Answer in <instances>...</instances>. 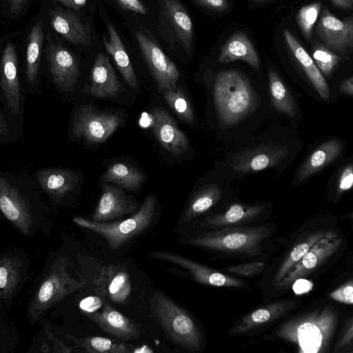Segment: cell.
I'll use <instances>...</instances> for the list:
<instances>
[{"label":"cell","mask_w":353,"mask_h":353,"mask_svg":"<svg viewBox=\"0 0 353 353\" xmlns=\"http://www.w3.org/2000/svg\"><path fill=\"white\" fill-rule=\"evenodd\" d=\"M70 242L51 250L32 286L26 312L31 324L39 323L61 301L81 290L86 284Z\"/></svg>","instance_id":"obj_1"},{"label":"cell","mask_w":353,"mask_h":353,"mask_svg":"<svg viewBox=\"0 0 353 353\" xmlns=\"http://www.w3.org/2000/svg\"><path fill=\"white\" fill-rule=\"evenodd\" d=\"M52 212L30 176L0 170V216L21 235L49 236Z\"/></svg>","instance_id":"obj_2"},{"label":"cell","mask_w":353,"mask_h":353,"mask_svg":"<svg viewBox=\"0 0 353 353\" xmlns=\"http://www.w3.org/2000/svg\"><path fill=\"white\" fill-rule=\"evenodd\" d=\"M214 100L218 116L226 125H232L252 113L256 108V94L241 72L224 70L216 77Z\"/></svg>","instance_id":"obj_3"},{"label":"cell","mask_w":353,"mask_h":353,"mask_svg":"<svg viewBox=\"0 0 353 353\" xmlns=\"http://www.w3.org/2000/svg\"><path fill=\"white\" fill-rule=\"evenodd\" d=\"M337 323V314L329 306L313 314L286 322L278 330L280 337L295 343L303 353L323 351Z\"/></svg>","instance_id":"obj_4"},{"label":"cell","mask_w":353,"mask_h":353,"mask_svg":"<svg viewBox=\"0 0 353 353\" xmlns=\"http://www.w3.org/2000/svg\"><path fill=\"white\" fill-rule=\"evenodd\" d=\"M155 212V197L154 195H148L139 210L123 220L97 222L76 216L72 218V221L80 228L102 236L107 241L110 248L114 250L148 229L154 221Z\"/></svg>","instance_id":"obj_5"},{"label":"cell","mask_w":353,"mask_h":353,"mask_svg":"<svg viewBox=\"0 0 353 353\" xmlns=\"http://www.w3.org/2000/svg\"><path fill=\"white\" fill-rule=\"evenodd\" d=\"M152 303L154 316L167 336L182 347L194 352L199 351L202 337L191 316L161 292L154 294Z\"/></svg>","instance_id":"obj_6"},{"label":"cell","mask_w":353,"mask_h":353,"mask_svg":"<svg viewBox=\"0 0 353 353\" xmlns=\"http://www.w3.org/2000/svg\"><path fill=\"white\" fill-rule=\"evenodd\" d=\"M27 94L19 74L16 47L9 41L0 54V101L6 114L21 134Z\"/></svg>","instance_id":"obj_7"},{"label":"cell","mask_w":353,"mask_h":353,"mask_svg":"<svg viewBox=\"0 0 353 353\" xmlns=\"http://www.w3.org/2000/svg\"><path fill=\"white\" fill-rule=\"evenodd\" d=\"M270 234L265 226L228 227L196 235L188 244L210 250L228 252H253Z\"/></svg>","instance_id":"obj_8"},{"label":"cell","mask_w":353,"mask_h":353,"mask_svg":"<svg viewBox=\"0 0 353 353\" xmlns=\"http://www.w3.org/2000/svg\"><path fill=\"white\" fill-rule=\"evenodd\" d=\"M31 260L26 251L10 247L0 254V311L10 310L13 303L27 283Z\"/></svg>","instance_id":"obj_9"},{"label":"cell","mask_w":353,"mask_h":353,"mask_svg":"<svg viewBox=\"0 0 353 353\" xmlns=\"http://www.w3.org/2000/svg\"><path fill=\"white\" fill-rule=\"evenodd\" d=\"M122 123L123 119L118 114L100 111L91 105H83L72 115L71 133L77 139L92 143H101Z\"/></svg>","instance_id":"obj_10"},{"label":"cell","mask_w":353,"mask_h":353,"mask_svg":"<svg viewBox=\"0 0 353 353\" xmlns=\"http://www.w3.org/2000/svg\"><path fill=\"white\" fill-rule=\"evenodd\" d=\"M159 27L163 37L172 47L192 54L194 29L191 17L179 0H159Z\"/></svg>","instance_id":"obj_11"},{"label":"cell","mask_w":353,"mask_h":353,"mask_svg":"<svg viewBox=\"0 0 353 353\" xmlns=\"http://www.w3.org/2000/svg\"><path fill=\"white\" fill-rule=\"evenodd\" d=\"M30 177L41 193L46 196L52 212L69 203L80 181L76 172L56 167L37 170Z\"/></svg>","instance_id":"obj_12"},{"label":"cell","mask_w":353,"mask_h":353,"mask_svg":"<svg viewBox=\"0 0 353 353\" xmlns=\"http://www.w3.org/2000/svg\"><path fill=\"white\" fill-rule=\"evenodd\" d=\"M46 58L49 81L60 93L73 92L80 77L79 62L74 54L59 42L48 37Z\"/></svg>","instance_id":"obj_13"},{"label":"cell","mask_w":353,"mask_h":353,"mask_svg":"<svg viewBox=\"0 0 353 353\" xmlns=\"http://www.w3.org/2000/svg\"><path fill=\"white\" fill-rule=\"evenodd\" d=\"M135 35L142 56L159 88L163 91L175 90L180 75L176 65L145 31L139 30Z\"/></svg>","instance_id":"obj_14"},{"label":"cell","mask_w":353,"mask_h":353,"mask_svg":"<svg viewBox=\"0 0 353 353\" xmlns=\"http://www.w3.org/2000/svg\"><path fill=\"white\" fill-rule=\"evenodd\" d=\"M315 32L324 46L334 53L344 54L353 47V17L340 20L324 8L315 26Z\"/></svg>","instance_id":"obj_15"},{"label":"cell","mask_w":353,"mask_h":353,"mask_svg":"<svg viewBox=\"0 0 353 353\" xmlns=\"http://www.w3.org/2000/svg\"><path fill=\"white\" fill-rule=\"evenodd\" d=\"M94 293L117 304L126 303L132 293V283L128 271L118 265L101 267L93 279Z\"/></svg>","instance_id":"obj_16"},{"label":"cell","mask_w":353,"mask_h":353,"mask_svg":"<svg viewBox=\"0 0 353 353\" xmlns=\"http://www.w3.org/2000/svg\"><path fill=\"white\" fill-rule=\"evenodd\" d=\"M288 154L286 147L270 143L235 154L230 164L236 172L251 173L281 163Z\"/></svg>","instance_id":"obj_17"},{"label":"cell","mask_w":353,"mask_h":353,"mask_svg":"<svg viewBox=\"0 0 353 353\" xmlns=\"http://www.w3.org/2000/svg\"><path fill=\"white\" fill-rule=\"evenodd\" d=\"M49 17L52 28L65 40L77 46H90V28L77 11L55 6L50 10Z\"/></svg>","instance_id":"obj_18"},{"label":"cell","mask_w":353,"mask_h":353,"mask_svg":"<svg viewBox=\"0 0 353 353\" xmlns=\"http://www.w3.org/2000/svg\"><path fill=\"white\" fill-rule=\"evenodd\" d=\"M44 41L43 25L38 21L31 28L27 40L23 81L28 94H40L41 55Z\"/></svg>","instance_id":"obj_19"},{"label":"cell","mask_w":353,"mask_h":353,"mask_svg":"<svg viewBox=\"0 0 353 353\" xmlns=\"http://www.w3.org/2000/svg\"><path fill=\"white\" fill-rule=\"evenodd\" d=\"M334 236L336 234L332 233L314 244L285 274L279 282V286L288 287L296 279L312 272L320 266L341 244V239H334Z\"/></svg>","instance_id":"obj_20"},{"label":"cell","mask_w":353,"mask_h":353,"mask_svg":"<svg viewBox=\"0 0 353 353\" xmlns=\"http://www.w3.org/2000/svg\"><path fill=\"white\" fill-rule=\"evenodd\" d=\"M137 207V203L121 188L103 183L92 220L97 222L111 221L136 212Z\"/></svg>","instance_id":"obj_21"},{"label":"cell","mask_w":353,"mask_h":353,"mask_svg":"<svg viewBox=\"0 0 353 353\" xmlns=\"http://www.w3.org/2000/svg\"><path fill=\"white\" fill-rule=\"evenodd\" d=\"M151 116L154 134L163 148L174 156L188 150L189 142L186 136L165 109L156 107Z\"/></svg>","instance_id":"obj_22"},{"label":"cell","mask_w":353,"mask_h":353,"mask_svg":"<svg viewBox=\"0 0 353 353\" xmlns=\"http://www.w3.org/2000/svg\"><path fill=\"white\" fill-rule=\"evenodd\" d=\"M91 84L88 92L99 98H111L119 95L123 88L112 66L109 57L99 52L91 70Z\"/></svg>","instance_id":"obj_23"},{"label":"cell","mask_w":353,"mask_h":353,"mask_svg":"<svg viewBox=\"0 0 353 353\" xmlns=\"http://www.w3.org/2000/svg\"><path fill=\"white\" fill-rule=\"evenodd\" d=\"M85 316L102 330L119 339L132 340L139 336L138 327L107 303L97 311L86 314Z\"/></svg>","instance_id":"obj_24"},{"label":"cell","mask_w":353,"mask_h":353,"mask_svg":"<svg viewBox=\"0 0 353 353\" xmlns=\"http://www.w3.org/2000/svg\"><path fill=\"white\" fill-rule=\"evenodd\" d=\"M283 34L290 51L303 68L316 92L323 99L327 100L330 97L328 85L312 58L290 30L284 29Z\"/></svg>","instance_id":"obj_25"},{"label":"cell","mask_w":353,"mask_h":353,"mask_svg":"<svg viewBox=\"0 0 353 353\" xmlns=\"http://www.w3.org/2000/svg\"><path fill=\"white\" fill-rule=\"evenodd\" d=\"M236 60L245 61L256 70L260 68L258 53L250 39L243 32L233 34L221 47L219 55L221 63Z\"/></svg>","instance_id":"obj_26"},{"label":"cell","mask_w":353,"mask_h":353,"mask_svg":"<svg viewBox=\"0 0 353 353\" xmlns=\"http://www.w3.org/2000/svg\"><path fill=\"white\" fill-rule=\"evenodd\" d=\"M107 29L109 37H103L105 48L112 57L125 82L132 88L137 89L138 83L136 74L119 34L111 23L108 24Z\"/></svg>","instance_id":"obj_27"},{"label":"cell","mask_w":353,"mask_h":353,"mask_svg":"<svg viewBox=\"0 0 353 353\" xmlns=\"http://www.w3.org/2000/svg\"><path fill=\"white\" fill-rule=\"evenodd\" d=\"M37 332L30 341L27 353H68L75 350L68 346L58 336L53 323L46 316L39 321Z\"/></svg>","instance_id":"obj_28"},{"label":"cell","mask_w":353,"mask_h":353,"mask_svg":"<svg viewBox=\"0 0 353 353\" xmlns=\"http://www.w3.org/2000/svg\"><path fill=\"white\" fill-rule=\"evenodd\" d=\"M342 147V143L338 139H331L319 145L301 167L297 180L306 179L332 163L340 154Z\"/></svg>","instance_id":"obj_29"},{"label":"cell","mask_w":353,"mask_h":353,"mask_svg":"<svg viewBox=\"0 0 353 353\" xmlns=\"http://www.w3.org/2000/svg\"><path fill=\"white\" fill-rule=\"evenodd\" d=\"M294 304V303L292 301H277L263 307L259 308L243 317V319L231 330V333L232 334L244 333L263 325L284 314L290 310Z\"/></svg>","instance_id":"obj_30"},{"label":"cell","mask_w":353,"mask_h":353,"mask_svg":"<svg viewBox=\"0 0 353 353\" xmlns=\"http://www.w3.org/2000/svg\"><path fill=\"white\" fill-rule=\"evenodd\" d=\"M264 209L262 205L234 204L223 213L203 219L200 225L208 228L229 227L256 219Z\"/></svg>","instance_id":"obj_31"},{"label":"cell","mask_w":353,"mask_h":353,"mask_svg":"<svg viewBox=\"0 0 353 353\" xmlns=\"http://www.w3.org/2000/svg\"><path fill=\"white\" fill-rule=\"evenodd\" d=\"M57 330L65 338L72 341L75 347L82 351L92 353H130L132 352L134 346L125 343L115 341L101 336H90L77 338L70 333L62 331L53 323Z\"/></svg>","instance_id":"obj_32"},{"label":"cell","mask_w":353,"mask_h":353,"mask_svg":"<svg viewBox=\"0 0 353 353\" xmlns=\"http://www.w3.org/2000/svg\"><path fill=\"white\" fill-rule=\"evenodd\" d=\"M102 181L134 192L141 186L145 181V176L136 168L119 162L108 167L102 176Z\"/></svg>","instance_id":"obj_33"},{"label":"cell","mask_w":353,"mask_h":353,"mask_svg":"<svg viewBox=\"0 0 353 353\" xmlns=\"http://www.w3.org/2000/svg\"><path fill=\"white\" fill-rule=\"evenodd\" d=\"M333 232L316 231L310 234L302 241L297 243L285 258L276 273L274 283H279L290 270L304 256V254L320 239L332 234Z\"/></svg>","instance_id":"obj_34"},{"label":"cell","mask_w":353,"mask_h":353,"mask_svg":"<svg viewBox=\"0 0 353 353\" xmlns=\"http://www.w3.org/2000/svg\"><path fill=\"white\" fill-rule=\"evenodd\" d=\"M270 90L275 108L280 112L294 117L296 113L294 101L290 92L278 74L271 68L268 69Z\"/></svg>","instance_id":"obj_35"},{"label":"cell","mask_w":353,"mask_h":353,"mask_svg":"<svg viewBox=\"0 0 353 353\" xmlns=\"http://www.w3.org/2000/svg\"><path fill=\"white\" fill-rule=\"evenodd\" d=\"M221 196V190L216 185H212L203 188L189 202L183 220L189 221L200 216L216 203Z\"/></svg>","instance_id":"obj_36"},{"label":"cell","mask_w":353,"mask_h":353,"mask_svg":"<svg viewBox=\"0 0 353 353\" xmlns=\"http://www.w3.org/2000/svg\"><path fill=\"white\" fill-rule=\"evenodd\" d=\"M163 97L180 119L189 124L194 123V116L192 108L181 88H176L175 90L163 91Z\"/></svg>","instance_id":"obj_37"},{"label":"cell","mask_w":353,"mask_h":353,"mask_svg":"<svg viewBox=\"0 0 353 353\" xmlns=\"http://www.w3.org/2000/svg\"><path fill=\"white\" fill-rule=\"evenodd\" d=\"M19 335L16 324L0 311V353H13L18 347Z\"/></svg>","instance_id":"obj_38"},{"label":"cell","mask_w":353,"mask_h":353,"mask_svg":"<svg viewBox=\"0 0 353 353\" xmlns=\"http://www.w3.org/2000/svg\"><path fill=\"white\" fill-rule=\"evenodd\" d=\"M321 6V2H314L303 6L296 14L297 23L307 40H310L312 37V30L320 14Z\"/></svg>","instance_id":"obj_39"},{"label":"cell","mask_w":353,"mask_h":353,"mask_svg":"<svg viewBox=\"0 0 353 353\" xmlns=\"http://www.w3.org/2000/svg\"><path fill=\"white\" fill-rule=\"evenodd\" d=\"M313 60L319 70L328 77L339 63V57L324 45L316 44L312 50Z\"/></svg>","instance_id":"obj_40"},{"label":"cell","mask_w":353,"mask_h":353,"mask_svg":"<svg viewBox=\"0 0 353 353\" xmlns=\"http://www.w3.org/2000/svg\"><path fill=\"white\" fill-rule=\"evenodd\" d=\"M22 137L11 122L3 108L0 107V143L11 144Z\"/></svg>","instance_id":"obj_41"},{"label":"cell","mask_w":353,"mask_h":353,"mask_svg":"<svg viewBox=\"0 0 353 353\" xmlns=\"http://www.w3.org/2000/svg\"><path fill=\"white\" fill-rule=\"evenodd\" d=\"M264 266V263L254 262L231 266L228 268V271L240 276H250L260 273Z\"/></svg>","instance_id":"obj_42"},{"label":"cell","mask_w":353,"mask_h":353,"mask_svg":"<svg viewBox=\"0 0 353 353\" xmlns=\"http://www.w3.org/2000/svg\"><path fill=\"white\" fill-rule=\"evenodd\" d=\"M106 301L97 294L86 296L78 302V307L81 312L86 314L99 310L106 303Z\"/></svg>","instance_id":"obj_43"},{"label":"cell","mask_w":353,"mask_h":353,"mask_svg":"<svg viewBox=\"0 0 353 353\" xmlns=\"http://www.w3.org/2000/svg\"><path fill=\"white\" fill-rule=\"evenodd\" d=\"M329 296L330 299L343 303L345 304L352 305L353 303V285L350 281L336 290L332 292Z\"/></svg>","instance_id":"obj_44"},{"label":"cell","mask_w":353,"mask_h":353,"mask_svg":"<svg viewBox=\"0 0 353 353\" xmlns=\"http://www.w3.org/2000/svg\"><path fill=\"white\" fill-rule=\"evenodd\" d=\"M353 184V168L352 165H348L342 171L338 184V192L342 193L345 191L349 190L352 187Z\"/></svg>","instance_id":"obj_45"},{"label":"cell","mask_w":353,"mask_h":353,"mask_svg":"<svg viewBox=\"0 0 353 353\" xmlns=\"http://www.w3.org/2000/svg\"><path fill=\"white\" fill-rule=\"evenodd\" d=\"M200 6L208 9L223 12L228 9V3L227 0H193Z\"/></svg>","instance_id":"obj_46"},{"label":"cell","mask_w":353,"mask_h":353,"mask_svg":"<svg viewBox=\"0 0 353 353\" xmlns=\"http://www.w3.org/2000/svg\"><path fill=\"white\" fill-rule=\"evenodd\" d=\"M117 1L124 8L130 11L141 14H147L148 13V8L140 0H117Z\"/></svg>","instance_id":"obj_47"},{"label":"cell","mask_w":353,"mask_h":353,"mask_svg":"<svg viewBox=\"0 0 353 353\" xmlns=\"http://www.w3.org/2000/svg\"><path fill=\"white\" fill-rule=\"evenodd\" d=\"M292 288L296 294L307 293L312 288L313 284L310 281L303 279H296L294 281Z\"/></svg>","instance_id":"obj_48"},{"label":"cell","mask_w":353,"mask_h":353,"mask_svg":"<svg viewBox=\"0 0 353 353\" xmlns=\"http://www.w3.org/2000/svg\"><path fill=\"white\" fill-rule=\"evenodd\" d=\"M29 1L30 0H8L10 13L14 16L21 14Z\"/></svg>","instance_id":"obj_49"},{"label":"cell","mask_w":353,"mask_h":353,"mask_svg":"<svg viewBox=\"0 0 353 353\" xmlns=\"http://www.w3.org/2000/svg\"><path fill=\"white\" fill-rule=\"evenodd\" d=\"M88 0H53L54 2L59 3L66 7L75 11L80 10L83 8Z\"/></svg>","instance_id":"obj_50"},{"label":"cell","mask_w":353,"mask_h":353,"mask_svg":"<svg viewBox=\"0 0 353 353\" xmlns=\"http://www.w3.org/2000/svg\"><path fill=\"white\" fill-rule=\"evenodd\" d=\"M352 320H350L349 322V325H347L345 332L342 336L341 339L339 341V344L337 345V347H342L346 345L348 343L351 342L353 336V329H352Z\"/></svg>","instance_id":"obj_51"},{"label":"cell","mask_w":353,"mask_h":353,"mask_svg":"<svg viewBox=\"0 0 353 353\" xmlns=\"http://www.w3.org/2000/svg\"><path fill=\"white\" fill-rule=\"evenodd\" d=\"M339 90L342 93L352 95L353 94V77L351 76L345 79L340 85Z\"/></svg>","instance_id":"obj_52"},{"label":"cell","mask_w":353,"mask_h":353,"mask_svg":"<svg viewBox=\"0 0 353 353\" xmlns=\"http://www.w3.org/2000/svg\"><path fill=\"white\" fill-rule=\"evenodd\" d=\"M333 5L343 10H350L352 8L353 0H331Z\"/></svg>","instance_id":"obj_53"},{"label":"cell","mask_w":353,"mask_h":353,"mask_svg":"<svg viewBox=\"0 0 353 353\" xmlns=\"http://www.w3.org/2000/svg\"><path fill=\"white\" fill-rule=\"evenodd\" d=\"M154 351L147 345L134 346L132 353H150Z\"/></svg>","instance_id":"obj_54"},{"label":"cell","mask_w":353,"mask_h":353,"mask_svg":"<svg viewBox=\"0 0 353 353\" xmlns=\"http://www.w3.org/2000/svg\"><path fill=\"white\" fill-rule=\"evenodd\" d=\"M253 5H261L272 0H251Z\"/></svg>","instance_id":"obj_55"}]
</instances>
